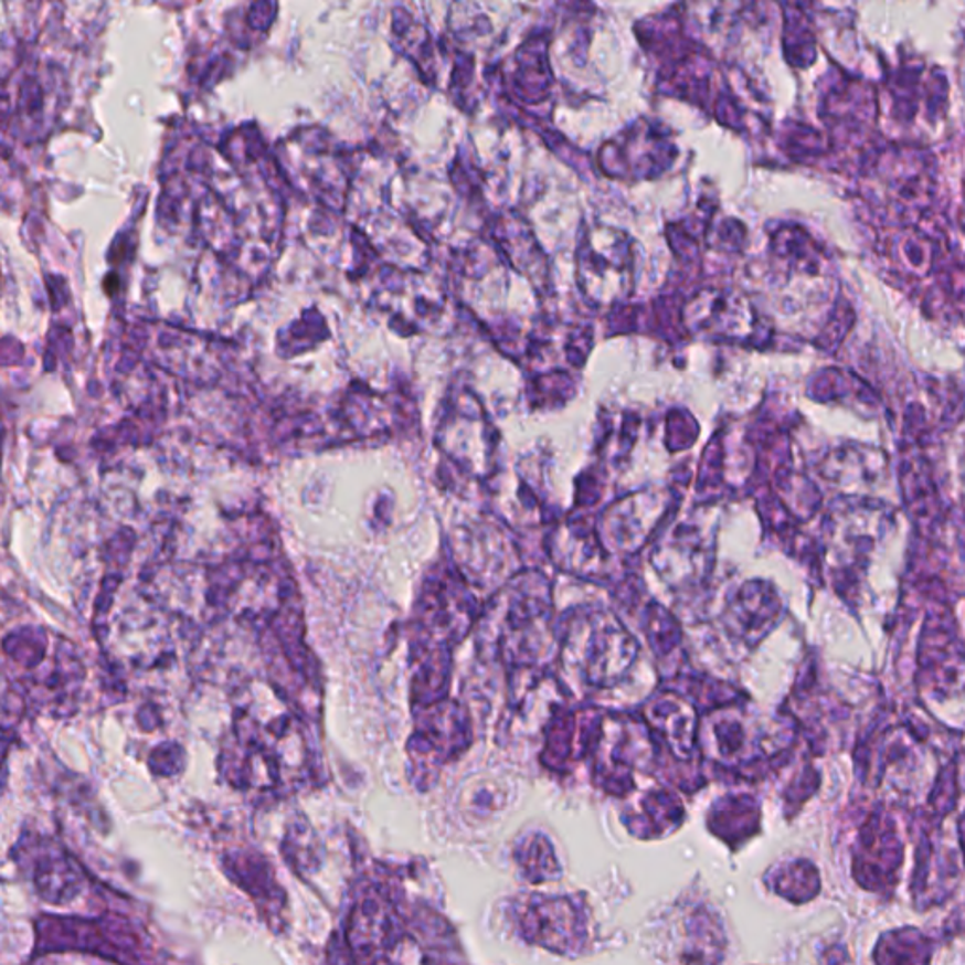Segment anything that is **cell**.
<instances>
[{
  "instance_id": "1",
  "label": "cell",
  "mask_w": 965,
  "mask_h": 965,
  "mask_svg": "<svg viewBox=\"0 0 965 965\" xmlns=\"http://www.w3.org/2000/svg\"><path fill=\"white\" fill-rule=\"evenodd\" d=\"M930 945L916 930L887 933L877 946L879 965H927Z\"/></svg>"
}]
</instances>
